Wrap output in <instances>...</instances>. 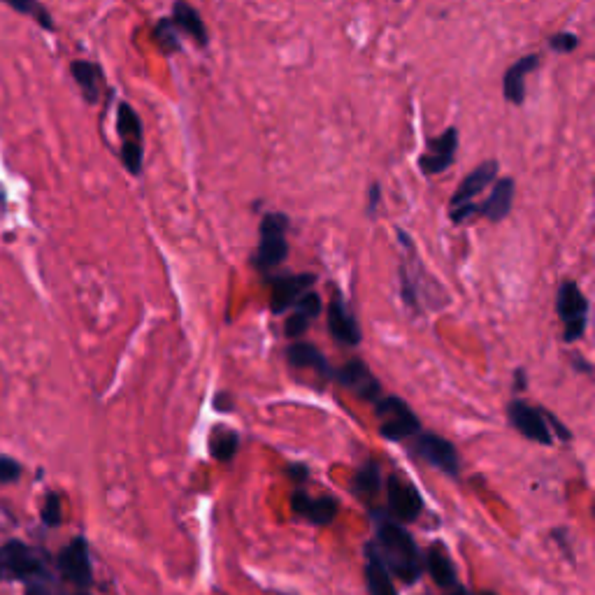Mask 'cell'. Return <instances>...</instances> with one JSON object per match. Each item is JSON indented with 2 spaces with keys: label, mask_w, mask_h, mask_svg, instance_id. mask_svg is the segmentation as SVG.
<instances>
[{
  "label": "cell",
  "mask_w": 595,
  "mask_h": 595,
  "mask_svg": "<svg viewBox=\"0 0 595 595\" xmlns=\"http://www.w3.org/2000/svg\"><path fill=\"white\" fill-rule=\"evenodd\" d=\"M375 535V547L391 575H396L405 584L419 582L424 575V556H421L410 530H405L391 516L375 512Z\"/></svg>",
  "instance_id": "1"
},
{
  "label": "cell",
  "mask_w": 595,
  "mask_h": 595,
  "mask_svg": "<svg viewBox=\"0 0 595 595\" xmlns=\"http://www.w3.org/2000/svg\"><path fill=\"white\" fill-rule=\"evenodd\" d=\"M291 219L284 212H265L258 224V247L254 254V268L268 275L279 268L289 256V235Z\"/></svg>",
  "instance_id": "2"
},
{
  "label": "cell",
  "mask_w": 595,
  "mask_h": 595,
  "mask_svg": "<svg viewBox=\"0 0 595 595\" xmlns=\"http://www.w3.org/2000/svg\"><path fill=\"white\" fill-rule=\"evenodd\" d=\"M117 135L121 163L128 175L140 177L145 170V126L131 103H119L117 107Z\"/></svg>",
  "instance_id": "3"
},
{
  "label": "cell",
  "mask_w": 595,
  "mask_h": 595,
  "mask_svg": "<svg viewBox=\"0 0 595 595\" xmlns=\"http://www.w3.org/2000/svg\"><path fill=\"white\" fill-rule=\"evenodd\" d=\"M47 556L42 551L28 547V544L12 540L0 547V582H31V579L45 575Z\"/></svg>",
  "instance_id": "4"
},
{
  "label": "cell",
  "mask_w": 595,
  "mask_h": 595,
  "mask_svg": "<svg viewBox=\"0 0 595 595\" xmlns=\"http://www.w3.org/2000/svg\"><path fill=\"white\" fill-rule=\"evenodd\" d=\"M375 417L379 419V435L384 440L403 442L421 433V421L412 407L398 396H382L375 403Z\"/></svg>",
  "instance_id": "5"
},
{
  "label": "cell",
  "mask_w": 595,
  "mask_h": 595,
  "mask_svg": "<svg viewBox=\"0 0 595 595\" xmlns=\"http://www.w3.org/2000/svg\"><path fill=\"white\" fill-rule=\"evenodd\" d=\"M556 312L563 321V340H582L586 324H589V298L584 296L577 282H563L558 286Z\"/></svg>",
  "instance_id": "6"
},
{
  "label": "cell",
  "mask_w": 595,
  "mask_h": 595,
  "mask_svg": "<svg viewBox=\"0 0 595 595\" xmlns=\"http://www.w3.org/2000/svg\"><path fill=\"white\" fill-rule=\"evenodd\" d=\"M458 145H461V133H458L456 126H449L440 135H428L426 149L417 161L421 175L437 177L447 172L456 163Z\"/></svg>",
  "instance_id": "7"
},
{
  "label": "cell",
  "mask_w": 595,
  "mask_h": 595,
  "mask_svg": "<svg viewBox=\"0 0 595 595\" xmlns=\"http://www.w3.org/2000/svg\"><path fill=\"white\" fill-rule=\"evenodd\" d=\"M414 437H417V440L412 444V451L421 461L428 463L430 468L440 470L442 475L447 477L461 475V458H458L454 444L435 433H417Z\"/></svg>",
  "instance_id": "8"
},
{
  "label": "cell",
  "mask_w": 595,
  "mask_h": 595,
  "mask_svg": "<svg viewBox=\"0 0 595 595\" xmlns=\"http://www.w3.org/2000/svg\"><path fill=\"white\" fill-rule=\"evenodd\" d=\"M56 568L63 575L66 582H70L77 589L86 591L93 584V565H91V551L89 542L84 537H75L66 547L61 549L59 558H56Z\"/></svg>",
  "instance_id": "9"
},
{
  "label": "cell",
  "mask_w": 595,
  "mask_h": 595,
  "mask_svg": "<svg viewBox=\"0 0 595 595\" xmlns=\"http://www.w3.org/2000/svg\"><path fill=\"white\" fill-rule=\"evenodd\" d=\"M386 500H389L391 516L400 523L417 521L424 512V498H421L417 486L405 482L396 472L386 479Z\"/></svg>",
  "instance_id": "10"
},
{
  "label": "cell",
  "mask_w": 595,
  "mask_h": 595,
  "mask_svg": "<svg viewBox=\"0 0 595 595\" xmlns=\"http://www.w3.org/2000/svg\"><path fill=\"white\" fill-rule=\"evenodd\" d=\"M335 382H340L344 389L354 393L356 398L365 400V403L375 405L382 398V384H379V379L372 375V370L361 358H351L342 368L335 370Z\"/></svg>",
  "instance_id": "11"
},
{
  "label": "cell",
  "mask_w": 595,
  "mask_h": 595,
  "mask_svg": "<svg viewBox=\"0 0 595 595\" xmlns=\"http://www.w3.org/2000/svg\"><path fill=\"white\" fill-rule=\"evenodd\" d=\"M507 417H510V424L528 440L540 442L544 447L554 444V435H551L547 419H544V410H537V407H530L526 400L516 398L507 407Z\"/></svg>",
  "instance_id": "12"
},
{
  "label": "cell",
  "mask_w": 595,
  "mask_h": 595,
  "mask_svg": "<svg viewBox=\"0 0 595 595\" xmlns=\"http://www.w3.org/2000/svg\"><path fill=\"white\" fill-rule=\"evenodd\" d=\"M542 66V54L530 52L519 56L503 75V98L514 107H521L528 98V77Z\"/></svg>",
  "instance_id": "13"
},
{
  "label": "cell",
  "mask_w": 595,
  "mask_h": 595,
  "mask_svg": "<svg viewBox=\"0 0 595 595\" xmlns=\"http://www.w3.org/2000/svg\"><path fill=\"white\" fill-rule=\"evenodd\" d=\"M498 175H500V163L496 159L479 163V166L472 168L468 175L461 179V184L456 186L454 196L449 200V210L451 207H458L465 203H475L477 196H482L486 189H491V184L496 182Z\"/></svg>",
  "instance_id": "14"
},
{
  "label": "cell",
  "mask_w": 595,
  "mask_h": 595,
  "mask_svg": "<svg viewBox=\"0 0 595 595\" xmlns=\"http://www.w3.org/2000/svg\"><path fill=\"white\" fill-rule=\"evenodd\" d=\"M317 275L314 272H298V275H279L270 279L272 293H270V310L275 314H282L291 310L293 303L303 296L305 291H310Z\"/></svg>",
  "instance_id": "15"
},
{
  "label": "cell",
  "mask_w": 595,
  "mask_h": 595,
  "mask_svg": "<svg viewBox=\"0 0 595 595\" xmlns=\"http://www.w3.org/2000/svg\"><path fill=\"white\" fill-rule=\"evenodd\" d=\"M170 21L175 24L177 33L186 35L196 47H210V28H207L203 14H200L189 0H175V3H172Z\"/></svg>",
  "instance_id": "16"
},
{
  "label": "cell",
  "mask_w": 595,
  "mask_h": 595,
  "mask_svg": "<svg viewBox=\"0 0 595 595\" xmlns=\"http://www.w3.org/2000/svg\"><path fill=\"white\" fill-rule=\"evenodd\" d=\"M293 514L300 519L312 523V526H331L338 516V500L333 496L310 498L303 489H296L291 496Z\"/></svg>",
  "instance_id": "17"
},
{
  "label": "cell",
  "mask_w": 595,
  "mask_h": 595,
  "mask_svg": "<svg viewBox=\"0 0 595 595\" xmlns=\"http://www.w3.org/2000/svg\"><path fill=\"white\" fill-rule=\"evenodd\" d=\"M516 198V182L514 177H498L491 184V193L486 196L484 203H477V217H484L491 224H500V221L510 217Z\"/></svg>",
  "instance_id": "18"
},
{
  "label": "cell",
  "mask_w": 595,
  "mask_h": 595,
  "mask_svg": "<svg viewBox=\"0 0 595 595\" xmlns=\"http://www.w3.org/2000/svg\"><path fill=\"white\" fill-rule=\"evenodd\" d=\"M424 570L433 577V582L449 595L461 589V579H458L456 565L451 561L444 542H433L424 554Z\"/></svg>",
  "instance_id": "19"
},
{
  "label": "cell",
  "mask_w": 595,
  "mask_h": 595,
  "mask_svg": "<svg viewBox=\"0 0 595 595\" xmlns=\"http://www.w3.org/2000/svg\"><path fill=\"white\" fill-rule=\"evenodd\" d=\"M328 331H331L335 342L344 344V347H356V344H361L363 333L361 326H358V319L340 296H335L331 305H328Z\"/></svg>",
  "instance_id": "20"
},
{
  "label": "cell",
  "mask_w": 595,
  "mask_h": 595,
  "mask_svg": "<svg viewBox=\"0 0 595 595\" xmlns=\"http://www.w3.org/2000/svg\"><path fill=\"white\" fill-rule=\"evenodd\" d=\"M70 75H73V80L77 82V86H80L82 96L89 105H96L103 100V96H107L105 73L98 63L84 61V59L73 61L70 63Z\"/></svg>",
  "instance_id": "21"
},
{
  "label": "cell",
  "mask_w": 595,
  "mask_h": 595,
  "mask_svg": "<svg viewBox=\"0 0 595 595\" xmlns=\"http://www.w3.org/2000/svg\"><path fill=\"white\" fill-rule=\"evenodd\" d=\"M286 361H289L293 368L317 372L321 379H335L333 365L328 363V358L321 354V351L310 342H293V344H289V349H286Z\"/></svg>",
  "instance_id": "22"
},
{
  "label": "cell",
  "mask_w": 595,
  "mask_h": 595,
  "mask_svg": "<svg viewBox=\"0 0 595 595\" xmlns=\"http://www.w3.org/2000/svg\"><path fill=\"white\" fill-rule=\"evenodd\" d=\"M321 314V298L317 291H305L296 303H293V312L289 314L284 324V333L286 338L296 340L303 335L314 319Z\"/></svg>",
  "instance_id": "23"
},
{
  "label": "cell",
  "mask_w": 595,
  "mask_h": 595,
  "mask_svg": "<svg viewBox=\"0 0 595 595\" xmlns=\"http://www.w3.org/2000/svg\"><path fill=\"white\" fill-rule=\"evenodd\" d=\"M365 586L370 595H400L393 586V577L386 568L382 556L372 542L365 544Z\"/></svg>",
  "instance_id": "24"
},
{
  "label": "cell",
  "mask_w": 595,
  "mask_h": 595,
  "mask_svg": "<svg viewBox=\"0 0 595 595\" xmlns=\"http://www.w3.org/2000/svg\"><path fill=\"white\" fill-rule=\"evenodd\" d=\"M354 491L365 500H375L379 489H382V470H379L377 461H365L361 468L354 472Z\"/></svg>",
  "instance_id": "25"
},
{
  "label": "cell",
  "mask_w": 595,
  "mask_h": 595,
  "mask_svg": "<svg viewBox=\"0 0 595 595\" xmlns=\"http://www.w3.org/2000/svg\"><path fill=\"white\" fill-rule=\"evenodd\" d=\"M152 40L163 56H175L184 49L182 35L177 33V28L170 21V17H161L152 26Z\"/></svg>",
  "instance_id": "26"
},
{
  "label": "cell",
  "mask_w": 595,
  "mask_h": 595,
  "mask_svg": "<svg viewBox=\"0 0 595 595\" xmlns=\"http://www.w3.org/2000/svg\"><path fill=\"white\" fill-rule=\"evenodd\" d=\"M238 449H240V435L235 433V430L219 426L210 433V454L212 458H217V461H224V463L233 461V456L238 454Z\"/></svg>",
  "instance_id": "27"
},
{
  "label": "cell",
  "mask_w": 595,
  "mask_h": 595,
  "mask_svg": "<svg viewBox=\"0 0 595 595\" xmlns=\"http://www.w3.org/2000/svg\"><path fill=\"white\" fill-rule=\"evenodd\" d=\"M5 5H10L12 10H17L19 14H26L28 19L38 21V24L45 28V31H54V19L52 14L47 12V7H42L38 0H3Z\"/></svg>",
  "instance_id": "28"
},
{
  "label": "cell",
  "mask_w": 595,
  "mask_h": 595,
  "mask_svg": "<svg viewBox=\"0 0 595 595\" xmlns=\"http://www.w3.org/2000/svg\"><path fill=\"white\" fill-rule=\"evenodd\" d=\"M26 595H68V593L63 591V586L59 582H56L52 572H45V575L26 582Z\"/></svg>",
  "instance_id": "29"
},
{
  "label": "cell",
  "mask_w": 595,
  "mask_h": 595,
  "mask_svg": "<svg viewBox=\"0 0 595 595\" xmlns=\"http://www.w3.org/2000/svg\"><path fill=\"white\" fill-rule=\"evenodd\" d=\"M579 45H582V38H579L577 33H570V31L551 33L547 38V47L554 54H572Z\"/></svg>",
  "instance_id": "30"
},
{
  "label": "cell",
  "mask_w": 595,
  "mask_h": 595,
  "mask_svg": "<svg viewBox=\"0 0 595 595\" xmlns=\"http://www.w3.org/2000/svg\"><path fill=\"white\" fill-rule=\"evenodd\" d=\"M63 521L61 512V496L59 493H49L45 500V507H42V523L49 528H59Z\"/></svg>",
  "instance_id": "31"
},
{
  "label": "cell",
  "mask_w": 595,
  "mask_h": 595,
  "mask_svg": "<svg viewBox=\"0 0 595 595\" xmlns=\"http://www.w3.org/2000/svg\"><path fill=\"white\" fill-rule=\"evenodd\" d=\"M21 475V465L10 456H0V482H17Z\"/></svg>",
  "instance_id": "32"
},
{
  "label": "cell",
  "mask_w": 595,
  "mask_h": 595,
  "mask_svg": "<svg viewBox=\"0 0 595 595\" xmlns=\"http://www.w3.org/2000/svg\"><path fill=\"white\" fill-rule=\"evenodd\" d=\"M379 205H382V184L372 182L368 186V205H365V214H368L370 219H375L379 212Z\"/></svg>",
  "instance_id": "33"
},
{
  "label": "cell",
  "mask_w": 595,
  "mask_h": 595,
  "mask_svg": "<svg viewBox=\"0 0 595 595\" xmlns=\"http://www.w3.org/2000/svg\"><path fill=\"white\" fill-rule=\"evenodd\" d=\"M289 477L293 479V482H307V477H310V470H307V465L303 463H291L289 465Z\"/></svg>",
  "instance_id": "34"
},
{
  "label": "cell",
  "mask_w": 595,
  "mask_h": 595,
  "mask_svg": "<svg viewBox=\"0 0 595 595\" xmlns=\"http://www.w3.org/2000/svg\"><path fill=\"white\" fill-rule=\"evenodd\" d=\"M575 368L584 370L586 375H591V372H593V365L589 361H584V358H575Z\"/></svg>",
  "instance_id": "35"
},
{
  "label": "cell",
  "mask_w": 595,
  "mask_h": 595,
  "mask_svg": "<svg viewBox=\"0 0 595 595\" xmlns=\"http://www.w3.org/2000/svg\"><path fill=\"white\" fill-rule=\"evenodd\" d=\"M514 377H516V384H514V386H516V391H519V389H526V382H523V379H526V372H523V370H516V375H514Z\"/></svg>",
  "instance_id": "36"
},
{
  "label": "cell",
  "mask_w": 595,
  "mask_h": 595,
  "mask_svg": "<svg viewBox=\"0 0 595 595\" xmlns=\"http://www.w3.org/2000/svg\"><path fill=\"white\" fill-rule=\"evenodd\" d=\"M451 595H496V593H491V591H477V593H470L468 589H465V586H461V589H458L456 593H451Z\"/></svg>",
  "instance_id": "37"
},
{
  "label": "cell",
  "mask_w": 595,
  "mask_h": 595,
  "mask_svg": "<svg viewBox=\"0 0 595 595\" xmlns=\"http://www.w3.org/2000/svg\"><path fill=\"white\" fill-rule=\"evenodd\" d=\"M77 595H89V593H77Z\"/></svg>",
  "instance_id": "38"
}]
</instances>
